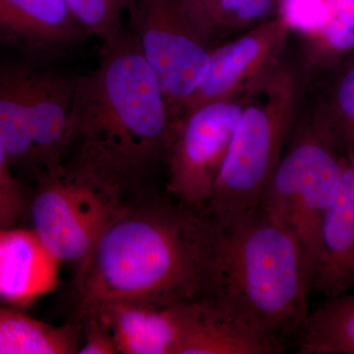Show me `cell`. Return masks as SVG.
<instances>
[{"mask_svg": "<svg viewBox=\"0 0 354 354\" xmlns=\"http://www.w3.org/2000/svg\"><path fill=\"white\" fill-rule=\"evenodd\" d=\"M172 129L157 78L127 28L102 46L92 72L76 76L62 165L120 196L139 189L165 164Z\"/></svg>", "mask_w": 354, "mask_h": 354, "instance_id": "cell-1", "label": "cell"}, {"mask_svg": "<svg viewBox=\"0 0 354 354\" xmlns=\"http://www.w3.org/2000/svg\"><path fill=\"white\" fill-rule=\"evenodd\" d=\"M209 230L205 208L160 198L121 206L79 265L83 313L114 302L162 305L198 299Z\"/></svg>", "mask_w": 354, "mask_h": 354, "instance_id": "cell-2", "label": "cell"}, {"mask_svg": "<svg viewBox=\"0 0 354 354\" xmlns=\"http://www.w3.org/2000/svg\"><path fill=\"white\" fill-rule=\"evenodd\" d=\"M208 213L200 299L274 353H283L295 344L309 313L310 288L297 239L259 206Z\"/></svg>", "mask_w": 354, "mask_h": 354, "instance_id": "cell-3", "label": "cell"}, {"mask_svg": "<svg viewBox=\"0 0 354 354\" xmlns=\"http://www.w3.org/2000/svg\"><path fill=\"white\" fill-rule=\"evenodd\" d=\"M298 111L299 83L277 62L245 91L241 115L207 211L232 214L258 206Z\"/></svg>", "mask_w": 354, "mask_h": 354, "instance_id": "cell-4", "label": "cell"}, {"mask_svg": "<svg viewBox=\"0 0 354 354\" xmlns=\"http://www.w3.org/2000/svg\"><path fill=\"white\" fill-rule=\"evenodd\" d=\"M344 156L312 114H298L258 204L297 239L310 291L321 225L341 181Z\"/></svg>", "mask_w": 354, "mask_h": 354, "instance_id": "cell-5", "label": "cell"}, {"mask_svg": "<svg viewBox=\"0 0 354 354\" xmlns=\"http://www.w3.org/2000/svg\"><path fill=\"white\" fill-rule=\"evenodd\" d=\"M75 83L27 62L0 64V143L11 165L41 172L62 165Z\"/></svg>", "mask_w": 354, "mask_h": 354, "instance_id": "cell-6", "label": "cell"}, {"mask_svg": "<svg viewBox=\"0 0 354 354\" xmlns=\"http://www.w3.org/2000/svg\"><path fill=\"white\" fill-rule=\"evenodd\" d=\"M128 13L174 122L208 71L215 26L192 0H134Z\"/></svg>", "mask_w": 354, "mask_h": 354, "instance_id": "cell-7", "label": "cell"}, {"mask_svg": "<svg viewBox=\"0 0 354 354\" xmlns=\"http://www.w3.org/2000/svg\"><path fill=\"white\" fill-rule=\"evenodd\" d=\"M39 176L32 230L53 257L80 265L120 209V195L65 165Z\"/></svg>", "mask_w": 354, "mask_h": 354, "instance_id": "cell-8", "label": "cell"}, {"mask_svg": "<svg viewBox=\"0 0 354 354\" xmlns=\"http://www.w3.org/2000/svg\"><path fill=\"white\" fill-rule=\"evenodd\" d=\"M244 94L208 102L174 122L165 157L167 189L176 201L204 208L216 179L243 106Z\"/></svg>", "mask_w": 354, "mask_h": 354, "instance_id": "cell-9", "label": "cell"}, {"mask_svg": "<svg viewBox=\"0 0 354 354\" xmlns=\"http://www.w3.org/2000/svg\"><path fill=\"white\" fill-rule=\"evenodd\" d=\"M290 31L286 21L278 16L249 28L239 38L214 48L206 75L179 116L203 104L246 91L278 62Z\"/></svg>", "mask_w": 354, "mask_h": 354, "instance_id": "cell-10", "label": "cell"}, {"mask_svg": "<svg viewBox=\"0 0 354 354\" xmlns=\"http://www.w3.org/2000/svg\"><path fill=\"white\" fill-rule=\"evenodd\" d=\"M196 299L171 304L114 302L85 314L106 323L122 354H178Z\"/></svg>", "mask_w": 354, "mask_h": 354, "instance_id": "cell-11", "label": "cell"}, {"mask_svg": "<svg viewBox=\"0 0 354 354\" xmlns=\"http://www.w3.org/2000/svg\"><path fill=\"white\" fill-rule=\"evenodd\" d=\"M64 0H0V44L36 57L62 55L87 38Z\"/></svg>", "mask_w": 354, "mask_h": 354, "instance_id": "cell-12", "label": "cell"}, {"mask_svg": "<svg viewBox=\"0 0 354 354\" xmlns=\"http://www.w3.org/2000/svg\"><path fill=\"white\" fill-rule=\"evenodd\" d=\"M354 286V148L344 156L341 181L320 230L311 290L326 298Z\"/></svg>", "mask_w": 354, "mask_h": 354, "instance_id": "cell-13", "label": "cell"}, {"mask_svg": "<svg viewBox=\"0 0 354 354\" xmlns=\"http://www.w3.org/2000/svg\"><path fill=\"white\" fill-rule=\"evenodd\" d=\"M60 261L32 230H0V299L24 307L57 288Z\"/></svg>", "mask_w": 354, "mask_h": 354, "instance_id": "cell-14", "label": "cell"}, {"mask_svg": "<svg viewBox=\"0 0 354 354\" xmlns=\"http://www.w3.org/2000/svg\"><path fill=\"white\" fill-rule=\"evenodd\" d=\"M178 354H274L266 342L198 298Z\"/></svg>", "mask_w": 354, "mask_h": 354, "instance_id": "cell-15", "label": "cell"}, {"mask_svg": "<svg viewBox=\"0 0 354 354\" xmlns=\"http://www.w3.org/2000/svg\"><path fill=\"white\" fill-rule=\"evenodd\" d=\"M295 346L299 354H354V295L326 298L309 311Z\"/></svg>", "mask_w": 354, "mask_h": 354, "instance_id": "cell-16", "label": "cell"}, {"mask_svg": "<svg viewBox=\"0 0 354 354\" xmlns=\"http://www.w3.org/2000/svg\"><path fill=\"white\" fill-rule=\"evenodd\" d=\"M78 351L75 330L55 327L0 305V354H69Z\"/></svg>", "mask_w": 354, "mask_h": 354, "instance_id": "cell-17", "label": "cell"}, {"mask_svg": "<svg viewBox=\"0 0 354 354\" xmlns=\"http://www.w3.org/2000/svg\"><path fill=\"white\" fill-rule=\"evenodd\" d=\"M312 115L342 153L354 148V65L342 70Z\"/></svg>", "mask_w": 354, "mask_h": 354, "instance_id": "cell-18", "label": "cell"}, {"mask_svg": "<svg viewBox=\"0 0 354 354\" xmlns=\"http://www.w3.org/2000/svg\"><path fill=\"white\" fill-rule=\"evenodd\" d=\"M76 22L87 32L102 41V46L120 38L123 16L129 12L134 0H64Z\"/></svg>", "mask_w": 354, "mask_h": 354, "instance_id": "cell-19", "label": "cell"}, {"mask_svg": "<svg viewBox=\"0 0 354 354\" xmlns=\"http://www.w3.org/2000/svg\"><path fill=\"white\" fill-rule=\"evenodd\" d=\"M329 1V17L320 31L309 39L312 48L318 50L313 57L316 55H337L354 48V0Z\"/></svg>", "mask_w": 354, "mask_h": 354, "instance_id": "cell-20", "label": "cell"}, {"mask_svg": "<svg viewBox=\"0 0 354 354\" xmlns=\"http://www.w3.org/2000/svg\"><path fill=\"white\" fill-rule=\"evenodd\" d=\"M285 0H218L213 23L218 28L246 29L278 17Z\"/></svg>", "mask_w": 354, "mask_h": 354, "instance_id": "cell-21", "label": "cell"}, {"mask_svg": "<svg viewBox=\"0 0 354 354\" xmlns=\"http://www.w3.org/2000/svg\"><path fill=\"white\" fill-rule=\"evenodd\" d=\"M88 321L85 341L77 353L79 354H116L118 344L106 323L99 316L87 315Z\"/></svg>", "mask_w": 354, "mask_h": 354, "instance_id": "cell-22", "label": "cell"}, {"mask_svg": "<svg viewBox=\"0 0 354 354\" xmlns=\"http://www.w3.org/2000/svg\"><path fill=\"white\" fill-rule=\"evenodd\" d=\"M26 208L19 188L0 185V230L13 227Z\"/></svg>", "mask_w": 354, "mask_h": 354, "instance_id": "cell-23", "label": "cell"}, {"mask_svg": "<svg viewBox=\"0 0 354 354\" xmlns=\"http://www.w3.org/2000/svg\"><path fill=\"white\" fill-rule=\"evenodd\" d=\"M10 162L8 156L0 143V185L6 187L19 188L10 171Z\"/></svg>", "mask_w": 354, "mask_h": 354, "instance_id": "cell-24", "label": "cell"}, {"mask_svg": "<svg viewBox=\"0 0 354 354\" xmlns=\"http://www.w3.org/2000/svg\"><path fill=\"white\" fill-rule=\"evenodd\" d=\"M192 1L201 7L203 10L209 16L212 22H213V16L214 13H215L216 6H218V0H192Z\"/></svg>", "mask_w": 354, "mask_h": 354, "instance_id": "cell-25", "label": "cell"}]
</instances>
